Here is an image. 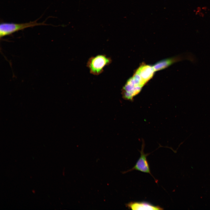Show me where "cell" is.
Segmentation results:
<instances>
[{"label": "cell", "instance_id": "obj_1", "mask_svg": "<svg viewBox=\"0 0 210 210\" xmlns=\"http://www.w3.org/2000/svg\"><path fill=\"white\" fill-rule=\"evenodd\" d=\"M37 20H38L33 21L22 23L2 22L0 24V38L27 28L37 26L48 25L46 24L45 22L41 23L38 22Z\"/></svg>", "mask_w": 210, "mask_h": 210}, {"label": "cell", "instance_id": "obj_2", "mask_svg": "<svg viewBox=\"0 0 210 210\" xmlns=\"http://www.w3.org/2000/svg\"><path fill=\"white\" fill-rule=\"evenodd\" d=\"M112 62L111 58L105 55H98L90 57L87 62L86 66L91 74L97 76L102 73L104 68L111 64Z\"/></svg>", "mask_w": 210, "mask_h": 210}, {"label": "cell", "instance_id": "obj_3", "mask_svg": "<svg viewBox=\"0 0 210 210\" xmlns=\"http://www.w3.org/2000/svg\"><path fill=\"white\" fill-rule=\"evenodd\" d=\"M195 58L191 54H185L159 61L153 66V67L155 72L164 69L174 63L183 60H187L194 62L196 61Z\"/></svg>", "mask_w": 210, "mask_h": 210}, {"label": "cell", "instance_id": "obj_4", "mask_svg": "<svg viewBox=\"0 0 210 210\" xmlns=\"http://www.w3.org/2000/svg\"><path fill=\"white\" fill-rule=\"evenodd\" d=\"M144 142H143L141 149L140 151V156L136 162L134 167L130 169L125 172V173L135 170L143 172L150 174L155 179L156 183L158 181L156 180L151 174L149 165L147 159V157L149 154H145L144 153Z\"/></svg>", "mask_w": 210, "mask_h": 210}, {"label": "cell", "instance_id": "obj_5", "mask_svg": "<svg viewBox=\"0 0 210 210\" xmlns=\"http://www.w3.org/2000/svg\"><path fill=\"white\" fill-rule=\"evenodd\" d=\"M155 72L153 66L143 64L140 66L134 73L145 85L152 78Z\"/></svg>", "mask_w": 210, "mask_h": 210}, {"label": "cell", "instance_id": "obj_6", "mask_svg": "<svg viewBox=\"0 0 210 210\" xmlns=\"http://www.w3.org/2000/svg\"><path fill=\"white\" fill-rule=\"evenodd\" d=\"M126 206L129 209L139 210H163L160 206L154 205L149 202H130L126 204Z\"/></svg>", "mask_w": 210, "mask_h": 210}, {"label": "cell", "instance_id": "obj_7", "mask_svg": "<svg viewBox=\"0 0 210 210\" xmlns=\"http://www.w3.org/2000/svg\"><path fill=\"white\" fill-rule=\"evenodd\" d=\"M32 192L33 193H35V190H32Z\"/></svg>", "mask_w": 210, "mask_h": 210}]
</instances>
